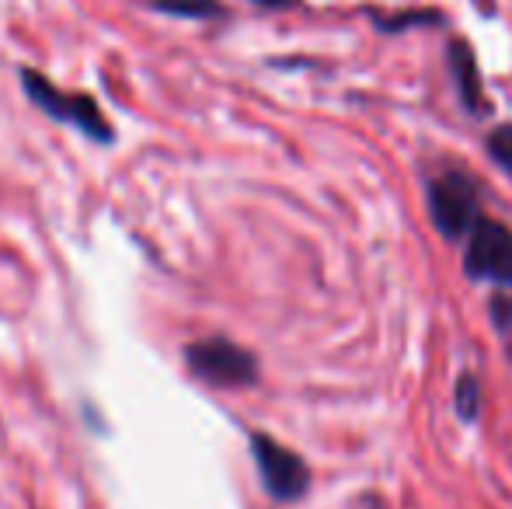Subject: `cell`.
I'll list each match as a JSON object with an SVG mask.
<instances>
[{
	"instance_id": "9c48e42d",
	"label": "cell",
	"mask_w": 512,
	"mask_h": 509,
	"mask_svg": "<svg viewBox=\"0 0 512 509\" xmlns=\"http://www.w3.org/2000/svg\"><path fill=\"white\" fill-rule=\"evenodd\" d=\"M453 408L464 422H474L481 415V381L474 374H460L453 387Z\"/></svg>"
},
{
	"instance_id": "7c38bea8",
	"label": "cell",
	"mask_w": 512,
	"mask_h": 509,
	"mask_svg": "<svg viewBox=\"0 0 512 509\" xmlns=\"http://www.w3.org/2000/svg\"><path fill=\"white\" fill-rule=\"evenodd\" d=\"M258 7H269V11H286V7H300V0H251Z\"/></svg>"
},
{
	"instance_id": "3957f363",
	"label": "cell",
	"mask_w": 512,
	"mask_h": 509,
	"mask_svg": "<svg viewBox=\"0 0 512 509\" xmlns=\"http://www.w3.org/2000/svg\"><path fill=\"white\" fill-rule=\"evenodd\" d=\"M182 360L196 381L209 387H223V391H237V387H251L262 377L258 356L244 349L241 342L227 339V335H209L196 339L182 349Z\"/></svg>"
},
{
	"instance_id": "6da1fadb",
	"label": "cell",
	"mask_w": 512,
	"mask_h": 509,
	"mask_svg": "<svg viewBox=\"0 0 512 509\" xmlns=\"http://www.w3.org/2000/svg\"><path fill=\"white\" fill-rule=\"evenodd\" d=\"M425 210L439 238L467 241V234L485 220V196L471 171L446 168L425 185Z\"/></svg>"
},
{
	"instance_id": "8992f818",
	"label": "cell",
	"mask_w": 512,
	"mask_h": 509,
	"mask_svg": "<svg viewBox=\"0 0 512 509\" xmlns=\"http://www.w3.org/2000/svg\"><path fill=\"white\" fill-rule=\"evenodd\" d=\"M450 70H453V88H457L460 105L467 109V116L481 119L492 112V102L485 95V84H481V67L474 46L467 39L450 42Z\"/></svg>"
},
{
	"instance_id": "277c9868",
	"label": "cell",
	"mask_w": 512,
	"mask_h": 509,
	"mask_svg": "<svg viewBox=\"0 0 512 509\" xmlns=\"http://www.w3.org/2000/svg\"><path fill=\"white\" fill-rule=\"evenodd\" d=\"M248 447H251V457H255L262 489L269 492L276 503H297L310 489V468L297 450L283 447V443L272 440L269 433H251Z\"/></svg>"
},
{
	"instance_id": "8fae6325",
	"label": "cell",
	"mask_w": 512,
	"mask_h": 509,
	"mask_svg": "<svg viewBox=\"0 0 512 509\" xmlns=\"http://www.w3.org/2000/svg\"><path fill=\"white\" fill-rule=\"evenodd\" d=\"M485 147H488V157H492V161L512 178V123L495 126L492 133H488Z\"/></svg>"
},
{
	"instance_id": "5b68a950",
	"label": "cell",
	"mask_w": 512,
	"mask_h": 509,
	"mask_svg": "<svg viewBox=\"0 0 512 509\" xmlns=\"http://www.w3.org/2000/svg\"><path fill=\"white\" fill-rule=\"evenodd\" d=\"M464 272L474 283H495L512 290V227L485 217L464 245Z\"/></svg>"
},
{
	"instance_id": "52a82bcc",
	"label": "cell",
	"mask_w": 512,
	"mask_h": 509,
	"mask_svg": "<svg viewBox=\"0 0 512 509\" xmlns=\"http://www.w3.org/2000/svg\"><path fill=\"white\" fill-rule=\"evenodd\" d=\"M370 21L377 25V32L394 35V32H408V28H422V25H443V14L432 11V7H415V11H377L370 7Z\"/></svg>"
},
{
	"instance_id": "7a4b0ae2",
	"label": "cell",
	"mask_w": 512,
	"mask_h": 509,
	"mask_svg": "<svg viewBox=\"0 0 512 509\" xmlns=\"http://www.w3.org/2000/svg\"><path fill=\"white\" fill-rule=\"evenodd\" d=\"M18 81H21V91L28 95V102H32L42 116H49L53 123L77 129V133L102 143V147H112L115 143V126L108 123L102 105H98L91 95L56 88L46 74H39V70H32V67H18Z\"/></svg>"
},
{
	"instance_id": "ba28073f",
	"label": "cell",
	"mask_w": 512,
	"mask_h": 509,
	"mask_svg": "<svg viewBox=\"0 0 512 509\" xmlns=\"http://www.w3.org/2000/svg\"><path fill=\"white\" fill-rule=\"evenodd\" d=\"M161 14L171 18H192V21H206V18H227V7L220 0H150Z\"/></svg>"
},
{
	"instance_id": "30bf717a",
	"label": "cell",
	"mask_w": 512,
	"mask_h": 509,
	"mask_svg": "<svg viewBox=\"0 0 512 509\" xmlns=\"http://www.w3.org/2000/svg\"><path fill=\"white\" fill-rule=\"evenodd\" d=\"M488 318H492L495 335H499L502 349H506V356L512 360V297L506 290L488 297Z\"/></svg>"
}]
</instances>
